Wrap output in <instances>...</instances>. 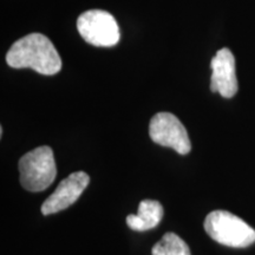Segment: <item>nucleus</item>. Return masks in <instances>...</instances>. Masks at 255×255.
Segmentation results:
<instances>
[{
  "label": "nucleus",
  "instance_id": "obj_1",
  "mask_svg": "<svg viewBox=\"0 0 255 255\" xmlns=\"http://www.w3.org/2000/svg\"><path fill=\"white\" fill-rule=\"evenodd\" d=\"M6 62L13 69H32L40 75L52 76L62 70V59L55 45L40 33L27 34L9 47Z\"/></svg>",
  "mask_w": 255,
  "mask_h": 255
},
{
  "label": "nucleus",
  "instance_id": "obj_2",
  "mask_svg": "<svg viewBox=\"0 0 255 255\" xmlns=\"http://www.w3.org/2000/svg\"><path fill=\"white\" fill-rule=\"evenodd\" d=\"M205 231L213 240L233 248H245L255 242V231L239 216L214 210L205 220Z\"/></svg>",
  "mask_w": 255,
  "mask_h": 255
},
{
  "label": "nucleus",
  "instance_id": "obj_3",
  "mask_svg": "<svg viewBox=\"0 0 255 255\" xmlns=\"http://www.w3.org/2000/svg\"><path fill=\"white\" fill-rule=\"evenodd\" d=\"M20 183L28 191H43L55 181L57 167L50 146H38L25 154L19 161Z\"/></svg>",
  "mask_w": 255,
  "mask_h": 255
},
{
  "label": "nucleus",
  "instance_id": "obj_4",
  "mask_svg": "<svg viewBox=\"0 0 255 255\" xmlns=\"http://www.w3.org/2000/svg\"><path fill=\"white\" fill-rule=\"evenodd\" d=\"M77 30L87 43L94 46L111 47L120 41L116 19L103 9H90L78 17Z\"/></svg>",
  "mask_w": 255,
  "mask_h": 255
},
{
  "label": "nucleus",
  "instance_id": "obj_5",
  "mask_svg": "<svg viewBox=\"0 0 255 255\" xmlns=\"http://www.w3.org/2000/svg\"><path fill=\"white\" fill-rule=\"evenodd\" d=\"M149 136L156 144L174 149L180 155L191 150V143L186 128L170 113H158L149 124Z\"/></svg>",
  "mask_w": 255,
  "mask_h": 255
},
{
  "label": "nucleus",
  "instance_id": "obj_6",
  "mask_svg": "<svg viewBox=\"0 0 255 255\" xmlns=\"http://www.w3.org/2000/svg\"><path fill=\"white\" fill-rule=\"evenodd\" d=\"M90 182V177L84 171H76L64 178L53 191L41 205V214L51 215L62 212L73 205L82 195L83 191Z\"/></svg>",
  "mask_w": 255,
  "mask_h": 255
},
{
  "label": "nucleus",
  "instance_id": "obj_7",
  "mask_svg": "<svg viewBox=\"0 0 255 255\" xmlns=\"http://www.w3.org/2000/svg\"><path fill=\"white\" fill-rule=\"evenodd\" d=\"M210 90L219 92L222 97L232 98L238 92V79L235 72V58L229 49H221L212 59Z\"/></svg>",
  "mask_w": 255,
  "mask_h": 255
},
{
  "label": "nucleus",
  "instance_id": "obj_8",
  "mask_svg": "<svg viewBox=\"0 0 255 255\" xmlns=\"http://www.w3.org/2000/svg\"><path fill=\"white\" fill-rule=\"evenodd\" d=\"M164 210L155 200H143L138 205V213L127 216V225L132 231L145 232L155 228L163 218Z\"/></svg>",
  "mask_w": 255,
  "mask_h": 255
},
{
  "label": "nucleus",
  "instance_id": "obj_9",
  "mask_svg": "<svg viewBox=\"0 0 255 255\" xmlns=\"http://www.w3.org/2000/svg\"><path fill=\"white\" fill-rule=\"evenodd\" d=\"M152 255H191L189 247L175 233H165L163 238L152 247Z\"/></svg>",
  "mask_w": 255,
  "mask_h": 255
}]
</instances>
